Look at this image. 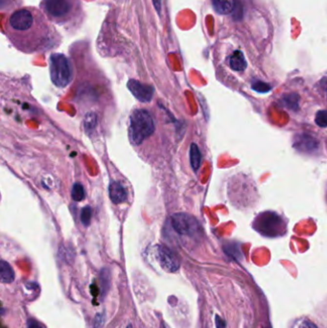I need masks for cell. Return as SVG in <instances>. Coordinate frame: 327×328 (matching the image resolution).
I'll list each match as a JSON object with an SVG mask.
<instances>
[{"instance_id": "cell-2", "label": "cell", "mask_w": 327, "mask_h": 328, "mask_svg": "<svg viewBox=\"0 0 327 328\" xmlns=\"http://www.w3.org/2000/svg\"><path fill=\"white\" fill-rule=\"evenodd\" d=\"M42 8L47 18L57 23H68L77 17L79 0H43Z\"/></svg>"}, {"instance_id": "cell-14", "label": "cell", "mask_w": 327, "mask_h": 328, "mask_svg": "<svg viewBox=\"0 0 327 328\" xmlns=\"http://www.w3.org/2000/svg\"><path fill=\"white\" fill-rule=\"evenodd\" d=\"M201 154L197 144L192 143L190 146V162L192 168L197 171L201 165Z\"/></svg>"}, {"instance_id": "cell-23", "label": "cell", "mask_w": 327, "mask_h": 328, "mask_svg": "<svg viewBox=\"0 0 327 328\" xmlns=\"http://www.w3.org/2000/svg\"><path fill=\"white\" fill-rule=\"evenodd\" d=\"M105 324V315L98 313L96 317L94 318L93 322V328H102Z\"/></svg>"}, {"instance_id": "cell-6", "label": "cell", "mask_w": 327, "mask_h": 328, "mask_svg": "<svg viewBox=\"0 0 327 328\" xmlns=\"http://www.w3.org/2000/svg\"><path fill=\"white\" fill-rule=\"evenodd\" d=\"M172 227L180 235L192 236L199 229L200 225L195 217L187 213H176L171 218Z\"/></svg>"}, {"instance_id": "cell-15", "label": "cell", "mask_w": 327, "mask_h": 328, "mask_svg": "<svg viewBox=\"0 0 327 328\" xmlns=\"http://www.w3.org/2000/svg\"><path fill=\"white\" fill-rule=\"evenodd\" d=\"M100 286L101 295L104 298L110 286V274L108 269H102L100 272Z\"/></svg>"}, {"instance_id": "cell-5", "label": "cell", "mask_w": 327, "mask_h": 328, "mask_svg": "<svg viewBox=\"0 0 327 328\" xmlns=\"http://www.w3.org/2000/svg\"><path fill=\"white\" fill-rule=\"evenodd\" d=\"M254 228L261 234L269 237H276L286 231V226L281 217L275 212H264L256 217Z\"/></svg>"}, {"instance_id": "cell-22", "label": "cell", "mask_w": 327, "mask_h": 328, "mask_svg": "<svg viewBox=\"0 0 327 328\" xmlns=\"http://www.w3.org/2000/svg\"><path fill=\"white\" fill-rule=\"evenodd\" d=\"M284 102L286 103V105L288 106V108H291L293 109H296L298 108V104H299V96L297 94H290L287 95L285 98Z\"/></svg>"}, {"instance_id": "cell-28", "label": "cell", "mask_w": 327, "mask_h": 328, "mask_svg": "<svg viewBox=\"0 0 327 328\" xmlns=\"http://www.w3.org/2000/svg\"><path fill=\"white\" fill-rule=\"evenodd\" d=\"M126 328H132V326H131V324H129V325H128V327H127Z\"/></svg>"}, {"instance_id": "cell-29", "label": "cell", "mask_w": 327, "mask_h": 328, "mask_svg": "<svg viewBox=\"0 0 327 328\" xmlns=\"http://www.w3.org/2000/svg\"></svg>"}, {"instance_id": "cell-8", "label": "cell", "mask_w": 327, "mask_h": 328, "mask_svg": "<svg viewBox=\"0 0 327 328\" xmlns=\"http://www.w3.org/2000/svg\"><path fill=\"white\" fill-rule=\"evenodd\" d=\"M128 88L132 93V95L138 100L143 103H148L152 100L153 95V87L151 86L142 84L136 80H130L128 82Z\"/></svg>"}, {"instance_id": "cell-20", "label": "cell", "mask_w": 327, "mask_h": 328, "mask_svg": "<svg viewBox=\"0 0 327 328\" xmlns=\"http://www.w3.org/2000/svg\"><path fill=\"white\" fill-rule=\"evenodd\" d=\"M316 124L322 128L327 127V110H319L316 114Z\"/></svg>"}, {"instance_id": "cell-18", "label": "cell", "mask_w": 327, "mask_h": 328, "mask_svg": "<svg viewBox=\"0 0 327 328\" xmlns=\"http://www.w3.org/2000/svg\"><path fill=\"white\" fill-rule=\"evenodd\" d=\"M91 217H92V210L89 206H86L83 208L82 213H81V221L84 226L87 227L90 225L91 222Z\"/></svg>"}, {"instance_id": "cell-7", "label": "cell", "mask_w": 327, "mask_h": 328, "mask_svg": "<svg viewBox=\"0 0 327 328\" xmlns=\"http://www.w3.org/2000/svg\"><path fill=\"white\" fill-rule=\"evenodd\" d=\"M156 255L161 268L168 273H175L179 269V260L176 254L163 245L157 246Z\"/></svg>"}, {"instance_id": "cell-19", "label": "cell", "mask_w": 327, "mask_h": 328, "mask_svg": "<svg viewBox=\"0 0 327 328\" xmlns=\"http://www.w3.org/2000/svg\"><path fill=\"white\" fill-rule=\"evenodd\" d=\"M252 89L257 91V92H260V93H265V92H269L271 89H272V87L267 84V83H264V82H261V81H256L252 84Z\"/></svg>"}, {"instance_id": "cell-13", "label": "cell", "mask_w": 327, "mask_h": 328, "mask_svg": "<svg viewBox=\"0 0 327 328\" xmlns=\"http://www.w3.org/2000/svg\"><path fill=\"white\" fill-rule=\"evenodd\" d=\"M214 10L220 15H228L232 13L233 4L229 0H211Z\"/></svg>"}, {"instance_id": "cell-17", "label": "cell", "mask_w": 327, "mask_h": 328, "mask_svg": "<svg viewBox=\"0 0 327 328\" xmlns=\"http://www.w3.org/2000/svg\"><path fill=\"white\" fill-rule=\"evenodd\" d=\"M96 127V115L92 112L87 113L85 118V130L89 132L92 131Z\"/></svg>"}, {"instance_id": "cell-21", "label": "cell", "mask_w": 327, "mask_h": 328, "mask_svg": "<svg viewBox=\"0 0 327 328\" xmlns=\"http://www.w3.org/2000/svg\"><path fill=\"white\" fill-rule=\"evenodd\" d=\"M233 19L235 21H241L243 18V8L240 2L234 1L233 2V9H232Z\"/></svg>"}, {"instance_id": "cell-26", "label": "cell", "mask_w": 327, "mask_h": 328, "mask_svg": "<svg viewBox=\"0 0 327 328\" xmlns=\"http://www.w3.org/2000/svg\"><path fill=\"white\" fill-rule=\"evenodd\" d=\"M153 3L155 7V10L157 11V13H160V9H161V0H153Z\"/></svg>"}, {"instance_id": "cell-3", "label": "cell", "mask_w": 327, "mask_h": 328, "mask_svg": "<svg viewBox=\"0 0 327 328\" xmlns=\"http://www.w3.org/2000/svg\"><path fill=\"white\" fill-rule=\"evenodd\" d=\"M154 131V123L149 111L145 109H135L130 116L129 135L133 144L142 143Z\"/></svg>"}, {"instance_id": "cell-12", "label": "cell", "mask_w": 327, "mask_h": 328, "mask_svg": "<svg viewBox=\"0 0 327 328\" xmlns=\"http://www.w3.org/2000/svg\"><path fill=\"white\" fill-rule=\"evenodd\" d=\"M15 272L12 266L5 260L0 262V279L2 283H12L15 280Z\"/></svg>"}, {"instance_id": "cell-10", "label": "cell", "mask_w": 327, "mask_h": 328, "mask_svg": "<svg viewBox=\"0 0 327 328\" xmlns=\"http://www.w3.org/2000/svg\"><path fill=\"white\" fill-rule=\"evenodd\" d=\"M109 194L111 202L113 203L124 202L128 197L126 188L117 180H113L110 182L109 187Z\"/></svg>"}, {"instance_id": "cell-1", "label": "cell", "mask_w": 327, "mask_h": 328, "mask_svg": "<svg viewBox=\"0 0 327 328\" xmlns=\"http://www.w3.org/2000/svg\"><path fill=\"white\" fill-rule=\"evenodd\" d=\"M5 33L10 42L26 53L47 49L56 40V32L36 8H22L7 20Z\"/></svg>"}, {"instance_id": "cell-24", "label": "cell", "mask_w": 327, "mask_h": 328, "mask_svg": "<svg viewBox=\"0 0 327 328\" xmlns=\"http://www.w3.org/2000/svg\"><path fill=\"white\" fill-rule=\"evenodd\" d=\"M215 324H216V328H226L225 321L218 315L215 317Z\"/></svg>"}, {"instance_id": "cell-27", "label": "cell", "mask_w": 327, "mask_h": 328, "mask_svg": "<svg viewBox=\"0 0 327 328\" xmlns=\"http://www.w3.org/2000/svg\"><path fill=\"white\" fill-rule=\"evenodd\" d=\"M166 328V326H165V324H164V323H163V322H161V323H160V328Z\"/></svg>"}, {"instance_id": "cell-4", "label": "cell", "mask_w": 327, "mask_h": 328, "mask_svg": "<svg viewBox=\"0 0 327 328\" xmlns=\"http://www.w3.org/2000/svg\"><path fill=\"white\" fill-rule=\"evenodd\" d=\"M49 64L52 83L58 87H65L72 79V68L68 59L63 54H52Z\"/></svg>"}, {"instance_id": "cell-9", "label": "cell", "mask_w": 327, "mask_h": 328, "mask_svg": "<svg viewBox=\"0 0 327 328\" xmlns=\"http://www.w3.org/2000/svg\"><path fill=\"white\" fill-rule=\"evenodd\" d=\"M295 147L300 151L312 153L318 150L319 142L313 136L308 134H300L296 136Z\"/></svg>"}, {"instance_id": "cell-16", "label": "cell", "mask_w": 327, "mask_h": 328, "mask_svg": "<svg viewBox=\"0 0 327 328\" xmlns=\"http://www.w3.org/2000/svg\"><path fill=\"white\" fill-rule=\"evenodd\" d=\"M71 197L75 202H81L85 198V189L81 183H75L71 190Z\"/></svg>"}, {"instance_id": "cell-11", "label": "cell", "mask_w": 327, "mask_h": 328, "mask_svg": "<svg viewBox=\"0 0 327 328\" xmlns=\"http://www.w3.org/2000/svg\"><path fill=\"white\" fill-rule=\"evenodd\" d=\"M229 66L234 71H244L247 68V62L241 51H234L229 57Z\"/></svg>"}, {"instance_id": "cell-25", "label": "cell", "mask_w": 327, "mask_h": 328, "mask_svg": "<svg viewBox=\"0 0 327 328\" xmlns=\"http://www.w3.org/2000/svg\"><path fill=\"white\" fill-rule=\"evenodd\" d=\"M27 328H43V327L35 320H29Z\"/></svg>"}]
</instances>
